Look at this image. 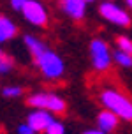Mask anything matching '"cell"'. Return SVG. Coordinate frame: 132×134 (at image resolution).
Here are the masks:
<instances>
[{
  "mask_svg": "<svg viewBox=\"0 0 132 134\" xmlns=\"http://www.w3.org/2000/svg\"><path fill=\"white\" fill-rule=\"evenodd\" d=\"M44 134H65V125H64V122H60V120H55L48 125L46 129V132Z\"/></svg>",
  "mask_w": 132,
  "mask_h": 134,
  "instance_id": "5bb4252c",
  "label": "cell"
},
{
  "mask_svg": "<svg viewBox=\"0 0 132 134\" xmlns=\"http://www.w3.org/2000/svg\"><path fill=\"white\" fill-rule=\"evenodd\" d=\"M83 134H109V132H104V131H100V129H88V131H85Z\"/></svg>",
  "mask_w": 132,
  "mask_h": 134,
  "instance_id": "ac0fdd59",
  "label": "cell"
},
{
  "mask_svg": "<svg viewBox=\"0 0 132 134\" xmlns=\"http://www.w3.org/2000/svg\"><path fill=\"white\" fill-rule=\"evenodd\" d=\"M16 34H18V27L7 16H0V44L13 39Z\"/></svg>",
  "mask_w": 132,
  "mask_h": 134,
  "instance_id": "30bf717a",
  "label": "cell"
},
{
  "mask_svg": "<svg viewBox=\"0 0 132 134\" xmlns=\"http://www.w3.org/2000/svg\"><path fill=\"white\" fill-rule=\"evenodd\" d=\"M13 67H14V60L5 53V51L0 49V72L5 74V72H9Z\"/></svg>",
  "mask_w": 132,
  "mask_h": 134,
  "instance_id": "7c38bea8",
  "label": "cell"
},
{
  "mask_svg": "<svg viewBox=\"0 0 132 134\" xmlns=\"http://www.w3.org/2000/svg\"><path fill=\"white\" fill-rule=\"evenodd\" d=\"M16 134H37V132H35V131H33V129L25 122V124H20V125H18V129H16Z\"/></svg>",
  "mask_w": 132,
  "mask_h": 134,
  "instance_id": "2e32d148",
  "label": "cell"
},
{
  "mask_svg": "<svg viewBox=\"0 0 132 134\" xmlns=\"http://www.w3.org/2000/svg\"><path fill=\"white\" fill-rule=\"evenodd\" d=\"M28 106H32L33 109H46L53 115H62L67 109V102L58 94L53 92H35V94L28 95Z\"/></svg>",
  "mask_w": 132,
  "mask_h": 134,
  "instance_id": "3957f363",
  "label": "cell"
},
{
  "mask_svg": "<svg viewBox=\"0 0 132 134\" xmlns=\"http://www.w3.org/2000/svg\"><path fill=\"white\" fill-rule=\"evenodd\" d=\"M90 55H92V64L97 72H106L111 67L113 57L109 53V46L102 39H93L90 42Z\"/></svg>",
  "mask_w": 132,
  "mask_h": 134,
  "instance_id": "277c9868",
  "label": "cell"
},
{
  "mask_svg": "<svg viewBox=\"0 0 132 134\" xmlns=\"http://www.w3.org/2000/svg\"><path fill=\"white\" fill-rule=\"evenodd\" d=\"M25 44L32 55L35 65L46 80H60L65 72V64L58 55L51 51L41 39L33 35H25Z\"/></svg>",
  "mask_w": 132,
  "mask_h": 134,
  "instance_id": "6da1fadb",
  "label": "cell"
},
{
  "mask_svg": "<svg viewBox=\"0 0 132 134\" xmlns=\"http://www.w3.org/2000/svg\"><path fill=\"white\" fill-rule=\"evenodd\" d=\"M125 4H127V5H129V9H130V11H132V0H125Z\"/></svg>",
  "mask_w": 132,
  "mask_h": 134,
  "instance_id": "d6986e66",
  "label": "cell"
},
{
  "mask_svg": "<svg viewBox=\"0 0 132 134\" xmlns=\"http://www.w3.org/2000/svg\"><path fill=\"white\" fill-rule=\"evenodd\" d=\"M106 2H111V0H106Z\"/></svg>",
  "mask_w": 132,
  "mask_h": 134,
  "instance_id": "44dd1931",
  "label": "cell"
},
{
  "mask_svg": "<svg viewBox=\"0 0 132 134\" xmlns=\"http://www.w3.org/2000/svg\"><path fill=\"white\" fill-rule=\"evenodd\" d=\"M60 9L72 20L79 21L85 18V11H86V2L85 0H60L58 2Z\"/></svg>",
  "mask_w": 132,
  "mask_h": 134,
  "instance_id": "ba28073f",
  "label": "cell"
},
{
  "mask_svg": "<svg viewBox=\"0 0 132 134\" xmlns=\"http://www.w3.org/2000/svg\"><path fill=\"white\" fill-rule=\"evenodd\" d=\"M99 14L107 20L113 25H118V27H130L132 25V18L130 14L127 13L125 9H122L120 5H116L114 2H104L99 7Z\"/></svg>",
  "mask_w": 132,
  "mask_h": 134,
  "instance_id": "5b68a950",
  "label": "cell"
},
{
  "mask_svg": "<svg viewBox=\"0 0 132 134\" xmlns=\"http://www.w3.org/2000/svg\"><path fill=\"white\" fill-rule=\"evenodd\" d=\"M99 100L104 109H109L118 116L120 120L132 122V99L127 97L118 88L106 87L99 92Z\"/></svg>",
  "mask_w": 132,
  "mask_h": 134,
  "instance_id": "7a4b0ae2",
  "label": "cell"
},
{
  "mask_svg": "<svg viewBox=\"0 0 132 134\" xmlns=\"http://www.w3.org/2000/svg\"><path fill=\"white\" fill-rule=\"evenodd\" d=\"M21 14L28 23L35 27H48V11L39 0H26L21 9Z\"/></svg>",
  "mask_w": 132,
  "mask_h": 134,
  "instance_id": "8992f818",
  "label": "cell"
},
{
  "mask_svg": "<svg viewBox=\"0 0 132 134\" xmlns=\"http://www.w3.org/2000/svg\"><path fill=\"white\" fill-rule=\"evenodd\" d=\"M25 4H26V0H11V5H13L14 11H21Z\"/></svg>",
  "mask_w": 132,
  "mask_h": 134,
  "instance_id": "e0dca14e",
  "label": "cell"
},
{
  "mask_svg": "<svg viewBox=\"0 0 132 134\" xmlns=\"http://www.w3.org/2000/svg\"><path fill=\"white\" fill-rule=\"evenodd\" d=\"M85 2H86V4H90V2H93V0H85Z\"/></svg>",
  "mask_w": 132,
  "mask_h": 134,
  "instance_id": "ffe728a7",
  "label": "cell"
},
{
  "mask_svg": "<svg viewBox=\"0 0 132 134\" xmlns=\"http://www.w3.org/2000/svg\"><path fill=\"white\" fill-rule=\"evenodd\" d=\"M113 58H114V62H116L118 65L125 67V69H130L132 67V55L130 53H125V51H122V49H116L114 55H113Z\"/></svg>",
  "mask_w": 132,
  "mask_h": 134,
  "instance_id": "8fae6325",
  "label": "cell"
},
{
  "mask_svg": "<svg viewBox=\"0 0 132 134\" xmlns=\"http://www.w3.org/2000/svg\"><path fill=\"white\" fill-rule=\"evenodd\" d=\"M53 120H55L53 113H49L46 109H33V111H30L28 116H26V124H28L37 134L46 132L48 125H49Z\"/></svg>",
  "mask_w": 132,
  "mask_h": 134,
  "instance_id": "52a82bcc",
  "label": "cell"
},
{
  "mask_svg": "<svg viewBox=\"0 0 132 134\" xmlns=\"http://www.w3.org/2000/svg\"><path fill=\"white\" fill-rule=\"evenodd\" d=\"M116 46H118V49L132 55V39H129L125 35H120L118 39H116Z\"/></svg>",
  "mask_w": 132,
  "mask_h": 134,
  "instance_id": "9a60e30c",
  "label": "cell"
},
{
  "mask_svg": "<svg viewBox=\"0 0 132 134\" xmlns=\"http://www.w3.org/2000/svg\"><path fill=\"white\" fill-rule=\"evenodd\" d=\"M2 95L7 97V99H16L23 95V88L21 87H16V85H11V87H4L2 88Z\"/></svg>",
  "mask_w": 132,
  "mask_h": 134,
  "instance_id": "4fadbf2b",
  "label": "cell"
},
{
  "mask_svg": "<svg viewBox=\"0 0 132 134\" xmlns=\"http://www.w3.org/2000/svg\"><path fill=\"white\" fill-rule=\"evenodd\" d=\"M118 124H120V118L109 109H104V111H100L97 115V129L104 131V132L111 134L114 129L118 127Z\"/></svg>",
  "mask_w": 132,
  "mask_h": 134,
  "instance_id": "9c48e42d",
  "label": "cell"
}]
</instances>
